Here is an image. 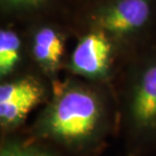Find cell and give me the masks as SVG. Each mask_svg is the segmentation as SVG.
I'll use <instances>...</instances> for the list:
<instances>
[{
  "instance_id": "277c9868",
  "label": "cell",
  "mask_w": 156,
  "mask_h": 156,
  "mask_svg": "<svg viewBox=\"0 0 156 156\" xmlns=\"http://www.w3.org/2000/svg\"><path fill=\"white\" fill-rule=\"evenodd\" d=\"M112 45L105 32L87 34L71 55V68L80 75L96 78L105 75L110 65Z\"/></svg>"
},
{
  "instance_id": "3957f363",
  "label": "cell",
  "mask_w": 156,
  "mask_h": 156,
  "mask_svg": "<svg viewBox=\"0 0 156 156\" xmlns=\"http://www.w3.org/2000/svg\"><path fill=\"white\" fill-rule=\"evenodd\" d=\"M152 15L150 0H115L98 15L102 32L127 36L142 30Z\"/></svg>"
},
{
  "instance_id": "8992f818",
  "label": "cell",
  "mask_w": 156,
  "mask_h": 156,
  "mask_svg": "<svg viewBox=\"0 0 156 156\" xmlns=\"http://www.w3.org/2000/svg\"><path fill=\"white\" fill-rule=\"evenodd\" d=\"M32 50L37 62L48 70L60 64L64 54V41L60 33L50 27H43L34 35Z\"/></svg>"
},
{
  "instance_id": "52a82bcc",
  "label": "cell",
  "mask_w": 156,
  "mask_h": 156,
  "mask_svg": "<svg viewBox=\"0 0 156 156\" xmlns=\"http://www.w3.org/2000/svg\"><path fill=\"white\" fill-rule=\"evenodd\" d=\"M21 41L12 30H1L0 32V75H9L20 60Z\"/></svg>"
},
{
  "instance_id": "6da1fadb",
  "label": "cell",
  "mask_w": 156,
  "mask_h": 156,
  "mask_svg": "<svg viewBox=\"0 0 156 156\" xmlns=\"http://www.w3.org/2000/svg\"><path fill=\"white\" fill-rule=\"evenodd\" d=\"M101 105L88 89L70 87L64 90L48 108L40 121L44 135L64 142L88 138L98 127Z\"/></svg>"
},
{
  "instance_id": "7a4b0ae2",
  "label": "cell",
  "mask_w": 156,
  "mask_h": 156,
  "mask_svg": "<svg viewBox=\"0 0 156 156\" xmlns=\"http://www.w3.org/2000/svg\"><path fill=\"white\" fill-rule=\"evenodd\" d=\"M43 98V89L32 78L3 83L0 87V123L4 128L21 124Z\"/></svg>"
},
{
  "instance_id": "5b68a950",
  "label": "cell",
  "mask_w": 156,
  "mask_h": 156,
  "mask_svg": "<svg viewBox=\"0 0 156 156\" xmlns=\"http://www.w3.org/2000/svg\"><path fill=\"white\" fill-rule=\"evenodd\" d=\"M130 110L137 126L148 128L156 124V63L146 67L139 76Z\"/></svg>"
},
{
  "instance_id": "ba28073f",
  "label": "cell",
  "mask_w": 156,
  "mask_h": 156,
  "mask_svg": "<svg viewBox=\"0 0 156 156\" xmlns=\"http://www.w3.org/2000/svg\"><path fill=\"white\" fill-rule=\"evenodd\" d=\"M0 156H50L42 150L23 145L20 143H7L3 145L0 151Z\"/></svg>"
},
{
  "instance_id": "9c48e42d",
  "label": "cell",
  "mask_w": 156,
  "mask_h": 156,
  "mask_svg": "<svg viewBox=\"0 0 156 156\" xmlns=\"http://www.w3.org/2000/svg\"><path fill=\"white\" fill-rule=\"evenodd\" d=\"M1 1L4 3V5L11 8L30 9L39 7L46 0H1Z\"/></svg>"
}]
</instances>
